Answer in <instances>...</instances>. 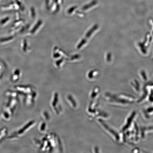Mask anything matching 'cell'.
I'll return each instance as SVG.
<instances>
[{
	"instance_id": "4",
	"label": "cell",
	"mask_w": 153,
	"mask_h": 153,
	"mask_svg": "<svg viewBox=\"0 0 153 153\" xmlns=\"http://www.w3.org/2000/svg\"><path fill=\"white\" fill-rule=\"evenodd\" d=\"M23 22V20H22V19H17L16 20L14 21L12 24L11 25L10 30L13 29L21 26V25H22Z\"/></svg>"
},
{
	"instance_id": "6",
	"label": "cell",
	"mask_w": 153,
	"mask_h": 153,
	"mask_svg": "<svg viewBox=\"0 0 153 153\" xmlns=\"http://www.w3.org/2000/svg\"><path fill=\"white\" fill-rule=\"evenodd\" d=\"M7 130L6 128H3L0 130V143L7 135Z\"/></svg>"
},
{
	"instance_id": "7",
	"label": "cell",
	"mask_w": 153,
	"mask_h": 153,
	"mask_svg": "<svg viewBox=\"0 0 153 153\" xmlns=\"http://www.w3.org/2000/svg\"><path fill=\"white\" fill-rule=\"evenodd\" d=\"M2 67L1 65H0V73H1V70Z\"/></svg>"
},
{
	"instance_id": "1",
	"label": "cell",
	"mask_w": 153,
	"mask_h": 153,
	"mask_svg": "<svg viewBox=\"0 0 153 153\" xmlns=\"http://www.w3.org/2000/svg\"><path fill=\"white\" fill-rule=\"evenodd\" d=\"M21 76V70L16 68L13 70L10 76V80L13 83L18 82Z\"/></svg>"
},
{
	"instance_id": "3",
	"label": "cell",
	"mask_w": 153,
	"mask_h": 153,
	"mask_svg": "<svg viewBox=\"0 0 153 153\" xmlns=\"http://www.w3.org/2000/svg\"><path fill=\"white\" fill-rule=\"evenodd\" d=\"M11 18L8 16H5L0 19V27H3L7 26L11 22Z\"/></svg>"
},
{
	"instance_id": "2",
	"label": "cell",
	"mask_w": 153,
	"mask_h": 153,
	"mask_svg": "<svg viewBox=\"0 0 153 153\" xmlns=\"http://www.w3.org/2000/svg\"><path fill=\"white\" fill-rule=\"evenodd\" d=\"M15 37L14 36L10 35L0 38V45H6L13 42L14 41Z\"/></svg>"
},
{
	"instance_id": "5",
	"label": "cell",
	"mask_w": 153,
	"mask_h": 153,
	"mask_svg": "<svg viewBox=\"0 0 153 153\" xmlns=\"http://www.w3.org/2000/svg\"><path fill=\"white\" fill-rule=\"evenodd\" d=\"M20 48L22 52L25 53L27 52L28 50L27 44L26 39H23L21 42Z\"/></svg>"
}]
</instances>
